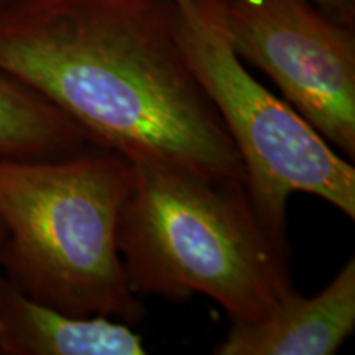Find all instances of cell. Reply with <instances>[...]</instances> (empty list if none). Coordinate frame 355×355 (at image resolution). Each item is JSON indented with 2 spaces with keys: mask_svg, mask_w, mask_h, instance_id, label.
Listing matches in <instances>:
<instances>
[{
  "mask_svg": "<svg viewBox=\"0 0 355 355\" xmlns=\"http://www.w3.org/2000/svg\"><path fill=\"white\" fill-rule=\"evenodd\" d=\"M117 245L139 298L214 300L232 321H255L295 290L290 245L261 224L245 183L159 158H132Z\"/></svg>",
  "mask_w": 355,
  "mask_h": 355,
  "instance_id": "cell-2",
  "label": "cell"
},
{
  "mask_svg": "<svg viewBox=\"0 0 355 355\" xmlns=\"http://www.w3.org/2000/svg\"><path fill=\"white\" fill-rule=\"evenodd\" d=\"M91 145L73 119L40 92L0 69V158L51 159Z\"/></svg>",
  "mask_w": 355,
  "mask_h": 355,
  "instance_id": "cell-8",
  "label": "cell"
},
{
  "mask_svg": "<svg viewBox=\"0 0 355 355\" xmlns=\"http://www.w3.org/2000/svg\"><path fill=\"white\" fill-rule=\"evenodd\" d=\"M176 17L173 0H10L0 6V69L63 110L91 144L245 183Z\"/></svg>",
  "mask_w": 355,
  "mask_h": 355,
  "instance_id": "cell-1",
  "label": "cell"
},
{
  "mask_svg": "<svg viewBox=\"0 0 355 355\" xmlns=\"http://www.w3.org/2000/svg\"><path fill=\"white\" fill-rule=\"evenodd\" d=\"M173 2H175L180 8H189L191 6H193L194 0H173Z\"/></svg>",
  "mask_w": 355,
  "mask_h": 355,
  "instance_id": "cell-11",
  "label": "cell"
},
{
  "mask_svg": "<svg viewBox=\"0 0 355 355\" xmlns=\"http://www.w3.org/2000/svg\"><path fill=\"white\" fill-rule=\"evenodd\" d=\"M355 329V259L314 296L293 291L255 321H232L217 355H332Z\"/></svg>",
  "mask_w": 355,
  "mask_h": 355,
  "instance_id": "cell-6",
  "label": "cell"
},
{
  "mask_svg": "<svg viewBox=\"0 0 355 355\" xmlns=\"http://www.w3.org/2000/svg\"><path fill=\"white\" fill-rule=\"evenodd\" d=\"M0 354L144 355V337L105 316H73L38 303L0 275Z\"/></svg>",
  "mask_w": 355,
  "mask_h": 355,
  "instance_id": "cell-7",
  "label": "cell"
},
{
  "mask_svg": "<svg viewBox=\"0 0 355 355\" xmlns=\"http://www.w3.org/2000/svg\"><path fill=\"white\" fill-rule=\"evenodd\" d=\"M241 61L259 68L344 157L355 158V32L309 0H198Z\"/></svg>",
  "mask_w": 355,
  "mask_h": 355,
  "instance_id": "cell-5",
  "label": "cell"
},
{
  "mask_svg": "<svg viewBox=\"0 0 355 355\" xmlns=\"http://www.w3.org/2000/svg\"><path fill=\"white\" fill-rule=\"evenodd\" d=\"M6 239H7V229L6 225H3L2 219H0V250H2V245L3 242H6Z\"/></svg>",
  "mask_w": 355,
  "mask_h": 355,
  "instance_id": "cell-10",
  "label": "cell"
},
{
  "mask_svg": "<svg viewBox=\"0 0 355 355\" xmlns=\"http://www.w3.org/2000/svg\"><path fill=\"white\" fill-rule=\"evenodd\" d=\"M316 3L324 12L329 13L336 20L343 24L354 26L355 21V0H309Z\"/></svg>",
  "mask_w": 355,
  "mask_h": 355,
  "instance_id": "cell-9",
  "label": "cell"
},
{
  "mask_svg": "<svg viewBox=\"0 0 355 355\" xmlns=\"http://www.w3.org/2000/svg\"><path fill=\"white\" fill-rule=\"evenodd\" d=\"M176 33L242 159L245 188L263 227L288 245L286 206L304 193L355 219V168L286 101L261 86L198 0L178 7Z\"/></svg>",
  "mask_w": 355,
  "mask_h": 355,
  "instance_id": "cell-4",
  "label": "cell"
},
{
  "mask_svg": "<svg viewBox=\"0 0 355 355\" xmlns=\"http://www.w3.org/2000/svg\"><path fill=\"white\" fill-rule=\"evenodd\" d=\"M130 183V159L94 144L61 158H0L3 277L61 313L139 324L145 306L117 245Z\"/></svg>",
  "mask_w": 355,
  "mask_h": 355,
  "instance_id": "cell-3",
  "label": "cell"
},
{
  "mask_svg": "<svg viewBox=\"0 0 355 355\" xmlns=\"http://www.w3.org/2000/svg\"><path fill=\"white\" fill-rule=\"evenodd\" d=\"M7 2H10V0H0V6H3V3H7Z\"/></svg>",
  "mask_w": 355,
  "mask_h": 355,
  "instance_id": "cell-12",
  "label": "cell"
}]
</instances>
